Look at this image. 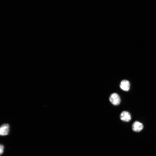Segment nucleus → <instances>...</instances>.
Returning <instances> with one entry per match:
<instances>
[{
	"label": "nucleus",
	"instance_id": "nucleus-4",
	"mask_svg": "<svg viewBox=\"0 0 156 156\" xmlns=\"http://www.w3.org/2000/svg\"><path fill=\"white\" fill-rule=\"evenodd\" d=\"M119 86L122 90L127 92L129 90L130 88V83L127 80H123L120 82Z\"/></svg>",
	"mask_w": 156,
	"mask_h": 156
},
{
	"label": "nucleus",
	"instance_id": "nucleus-3",
	"mask_svg": "<svg viewBox=\"0 0 156 156\" xmlns=\"http://www.w3.org/2000/svg\"><path fill=\"white\" fill-rule=\"evenodd\" d=\"M144 127L143 125L141 122L135 121L133 123L132 128L133 130L135 132H138L141 131Z\"/></svg>",
	"mask_w": 156,
	"mask_h": 156
},
{
	"label": "nucleus",
	"instance_id": "nucleus-2",
	"mask_svg": "<svg viewBox=\"0 0 156 156\" xmlns=\"http://www.w3.org/2000/svg\"><path fill=\"white\" fill-rule=\"evenodd\" d=\"M120 119L124 122H129L131 118L130 113L128 111H124L121 112L120 115Z\"/></svg>",
	"mask_w": 156,
	"mask_h": 156
},
{
	"label": "nucleus",
	"instance_id": "nucleus-6",
	"mask_svg": "<svg viewBox=\"0 0 156 156\" xmlns=\"http://www.w3.org/2000/svg\"><path fill=\"white\" fill-rule=\"evenodd\" d=\"M4 146L3 145L1 144L0 146V154L1 155L3 152Z\"/></svg>",
	"mask_w": 156,
	"mask_h": 156
},
{
	"label": "nucleus",
	"instance_id": "nucleus-5",
	"mask_svg": "<svg viewBox=\"0 0 156 156\" xmlns=\"http://www.w3.org/2000/svg\"><path fill=\"white\" fill-rule=\"evenodd\" d=\"M9 125L8 124H3L0 128V134L1 135H7L9 131Z\"/></svg>",
	"mask_w": 156,
	"mask_h": 156
},
{
	"label": "nucleus",
	"instance_id": "nucleus-1",
	"mask_svg": "<svg viewBox=\"0 0 156 156\" xmlns=\"http://www.w3.org/2000/svg\"><path fill=\"white\" fill-rule=\"evenodd\" d=\"M109 100L111 103L114 106L119 105L121 102L120 96L116 93L111 94L109 97Z\"/></svg>",
	"mask_w": 156,
	"mask_h": 156
}]
</instances>
